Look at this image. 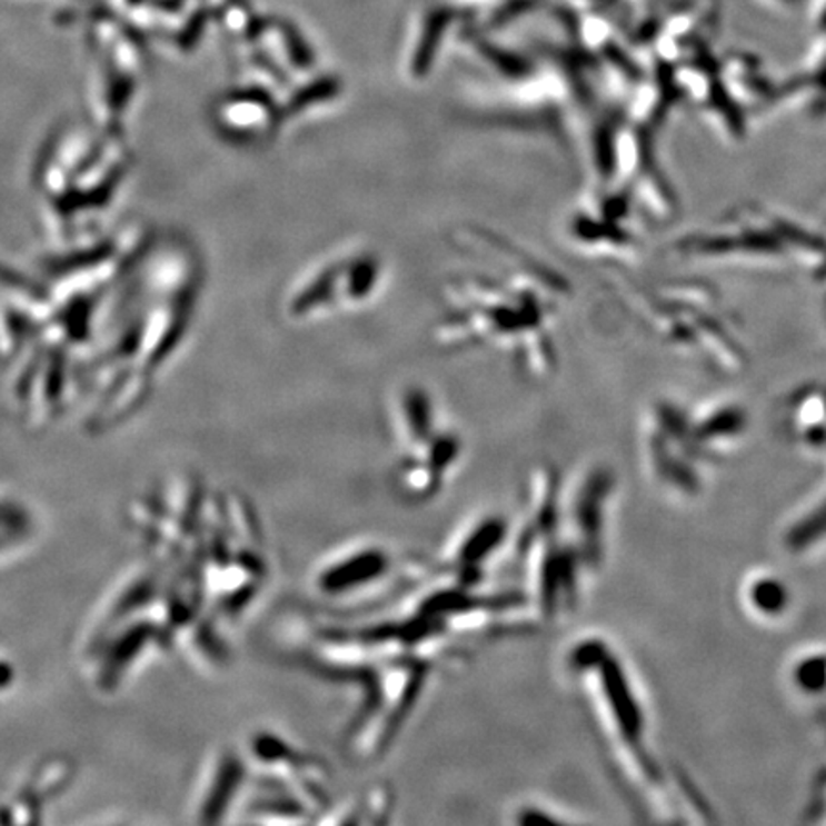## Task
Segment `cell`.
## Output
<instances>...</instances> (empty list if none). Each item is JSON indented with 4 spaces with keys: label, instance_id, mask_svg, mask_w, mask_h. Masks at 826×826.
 I'll list each match as a JSON object with an SVG mask.
<instances>
[{
    "label": "cell",
    "instance_id": "3",
    "mask_svg": "<svg viewBox=\"0 0 826 826\" xmlns=\"http://www.w3.org/2000/svg\"><path fill=\"white\" fill-rule=\"evenodd\" d=\"M823 534H826V504L825 507H820L819 511L809 515V519L804 520L798 528H794L788 536V541L794 549L796 547L799 549V547H806L820 540Z\"/></svg>",
    "mask_w": 826,
    "mask_h": 826
},
{
    "label": "cell",
    "instance_id": "1",
    "mask_svg": "<svg viewBox=\"0 0 826 826\" xmlns=\"http://www.w3.org/2000/svg\"><path fill=\"white\" fill-rule=\"evenodd\" d=\"M389 567V555L379 547H356L337 555L318 570L316 588L329 597H347L376 584Z\"/></svg>",
    "mask_w": 826,
    "mask_h": 826
},
{
    "label": "cell",
    "instance_id": "2",
    "mask_svg": "<svg viewBox=\"0 0 826 826\" xmlns=\"http://www.w3.org/2000/svg\"><path fill=\"white\" fill-rule=\"evenodd\" d=\"M501 536H504L501 520L494 517L478 520L477 525L467 528L456 541L451 549V567L465 576L477 574L480 563L492 555V549L498 546Z\"/></svg>",
    "mask_w": 826,
    "mask_h": 826
},
{
    "label": "cell",
    "instance_id": "4",
    "mask_svg": "<svg viewBox=\"0 0 826 826\" xmlns=\"http://www.w3.org/2000/svg\"><path fill=\"white\" fill-rule=\"evenodd\" d=\"M754 603L767 613L779 610L785 607V588L773 580H765V584H759L758 588L754 589Z\"/></svg>",
    "mask_w": 826,
    "mask_h": 826
},
{
    "label": "cell",
    "instance_id": "5",
    "mask_svg": "<svg viewBox=\"0 0 826 826\" xmlns=\"http://www.w3.org/2000/svg\"><path fill=\"white\" fill-rule=\"evenodd\" d=\"M785 2H793L794 4V2H798V0H785Z\"/></svg>",
    "mask_w": 826,
    "mask_h": 826
}]
</instances>
